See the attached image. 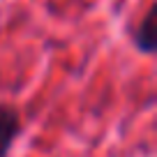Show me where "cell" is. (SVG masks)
<instances>
[{"label":"cell","instance_id":"obj_2","mask_svg":"<svg viewBox=\"0 0 157 157\" xmlns=\"http://www.w3.org/2000/svg\"><path fill=\"white\" fill-rule=\"evenodd\" d=\"M134 44L141 53H152L155 51V7L148 10L143 21L139 23L136 33H134Z\"/></svg>","mask_w":157,"mask_h":157},{"label":"cell","instance_id":"obj_1","mask_svg":"<svg viewBox=\"0 0 157 157\" xmlns=\"http://www.w3.org/2000/svg\"><path fill=\"white\" fill-rule=\"evenodd\" d=\"M21 134V116L12 104H0V157H7Z\"/></svg>","mask_w":157,"mask_h":157}]
</instances>
